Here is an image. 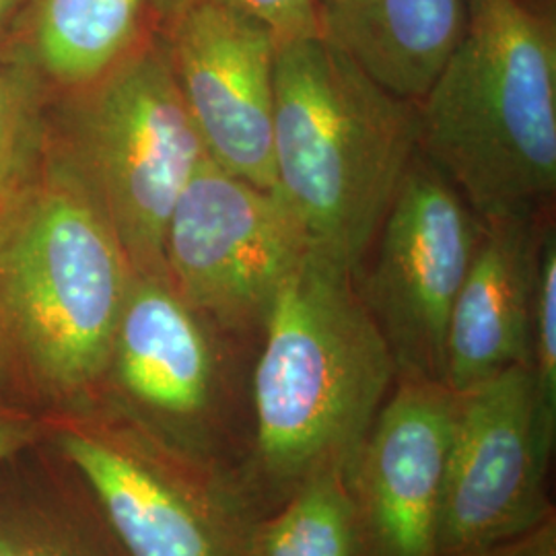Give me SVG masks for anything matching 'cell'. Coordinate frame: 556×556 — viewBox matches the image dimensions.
<instances>
[{"label": "cell", "mask_w": 556, "mask_h": 556, "mask_svg": "<svg viewBox=\"0 0 556 556\" xmlns=\"http://www.w3.org/2000/svg\"><path fill=\"white\" fill-rule=\"evenodd\" d=\"M394 381L355 275L309 250L278 289L252 367V452L236 486L248 516L324 470L349 472Z\"/></svg>", "instance_id": "6da1fadb"}, {"label": "cell", "mask_w": 556, "mask_h": 556, "mask_svg": "<svg viewBox=\"0 0 556 556\" xmlns=\"http://www.w3.org/2000/svg\"><path fill=\"white\" fill-rule=\"evenodd\" d=\"M132 266L77 167L0 219V394L36 417L96 402Z\"/></svg>", "instance_id": "7a4b0ae2"}, {"label": "cell", "mask_w": 556, "mask_h": 556, "mask_svg": "<svg viewBox=\"0 0 556 556\" xmlns=\"http://www.w3.org/2000/svg\"><path fill=\"white\" fill-rule=\"evenodd\" d=\"M418 153L484 223L534 220L556 190V43L521 0H468L417 103Z\"/></svg>", "instance_id": "3957f363"}, {"label": "cell", "mask_w": 556, "mask_h": 556, "mask_svg": "<svg viewBox=\"0 0 556 556\" xmlns=\"http://www.w3.org/2000/svg\"><path fill=\"white\" fill-rule=\"evenodd\" d=\"M417 153V103L321 36L278 43L273 190L312 252L357 277Z\"/></svg>", "instance_id": "277c9868"}, {"label": "cell", "mask_w": 556, "mask_h": 556, "mask_svg": "<svg viewBox=\"0 0 556 556\" xmlns=\"http://www.w3.org/2000/svg\"><path fill=\"white\" fill-rule=\"evenodd\" d=\"M256 351L258 342L181 298L167 275L132 273L96 402L236 491L252 452Z\"/></svg>", "instance_id": "5b68a950"}, {"label": "cell", "mask_w": 556, "mask_h": 556, "mask_svg": "<svg viewBox=\"0 0 556 556\" xmlns=\"http://www.w3.org/2000/svg\"><path fill=\"white\" fill-rule=\"evenodd\" d=\"M46 443L79 477L126 556H250L254 519L199 464L91 402L43 418Z\"/></svg>", "instance_id": "8992f818"}, {"label": "cell", "mask_w": 556, "mask_h": 556, "mask_svg": "<svg viewBox=\"0 0 556 556\" xmlns=\"http://www.w3.org/2000/svg\"><path fill=\"white\" fill-rule=\"evenodd\" d=\"M80 118V178L135 275H165L163 243L181 190L208 160L167 54L147 48L93 85Z\"/></svg>", "instance_id": "52a82bcc"}, {"label": "cell", "mask_w": 556, "mask_h": 556, "mask_svg": "<svg viewBox=\"0 0 556 556\" xmlns=\"http://www.w3.org/2000/svg\"><path fill=\"white\" fill-rule=\"evenodd\" d=\"M309 243L277 190L204 161L181 190L165 231V275L204 316L258 342L280 285Z\"/></svg>", "instance_id": "ba28073f"}, {"label": "cell", "mask_w": 556, "mask_h": 556, "mask_svg": "<svg viewBox=\"0 0 556 556\" xmlns=\"http://www.w3.org/2000/svg\"><path fill=\"white\" fill-rule=\"evenodd\" d=\"M456 394L441 477L439 556L475 555L555 514L548 470L556 427L540 410L530 365Z\"/></svg>", "instance_id": "9c48e42d"}, {"label": "cell", "mask_w": 556, "mask_h": 556, "mask_svg": "<svg viewBox=\"0 0 556 556\" xmlns=\"http://www.w3.org/2000/svg\"><path fill=\"white\" fill-rule=\"evenodd\" d=\"M475 211L420 153L379 227L357 285L394 358L396 379L445 383V334L480 238Z\"/></svg>", "instance_id": "30bf717a"}, {"label": "cell", "mask_w": 556, "mask_h": 556, "mask_svg": "<svg viewBox=\"0 0 556 556\" xmlns=\"http://www.w3.org/2000/svg\"><path fill=\"white\" fill-rule=\"evenodd\" d=\"M270 27L220 0H184L167 54L206 155L275 188V62Z\"/></svg>", "instance_id": "8fae6325"}, {"label": "cell", "mask_w": 556, "mask_h": 556, "mask_svg": "<svg viewBox=\"0 0 556 556\" xmlns=\"http://www.w3.org/2000/svg\"><path fill=\"white\" fill-rule=\"evenodd\" d=\"M456 402L445 383L394 381L346 477L353 556H439L441 477Z\"/></svg>", "instance_id": "7c38bea8"}, {"label": "cell", "mask_w": 556, "mask_h": 556, "mask_svg": "<svg viewBox=\"0 0 556 556\" xmlns=\"http://www.w3.org/2000/svg\"><path fill=\"white\" fill-rule=\"evenodd\" d=\"M534 220L484 223L445 334V386L466 392L530 365L538 248Z\"/></svg>", "instance_id": "4fadbf2b"}, {"label": "cell", "mask_w": 556, "mask_h": 556, "mask_svg": "<svg viewBox=\"0 0 556 556\" xmlns=\"http://www.w3.org/2000/svg\"><path fill=\"white\" fill-rule=\"evenodd\" d=\"M321 38L396 98L418 103L464 29L459 0H321Z\"/></svg>", "instance_id": "5bb4252c"}, {"label": "cell", "mask_w": 556, "mask_h": 556, "mask_svg": "<svg viewBox=\"0 0 556 556\" xmlns=\"http://www.w3.org/2000/svg\"><path fill=\"white\" fill-rule=\"evenodd\" d=\"M0 556H126L73 468L46 443L0 459Z\"/></svg>", "instance_id": "9a60e30c"}, {"label": "cell", "mask_w": 556, "mask_h": 556, "mask_svg": "<svg viewBox=\"0 0 556 556\" xmlns=\"http://www.w3.org/2000/svg\"><path fill=\"white\" fill-rule=\"evenodd\" d=\"M144 0H41L36 50L43 71L71 87L103 79L130 54Z\"/></svg>", "instance_id": "2e32d148"}, {"label": "cell", "mask_w": 556, "mask_h": 556, "mask_svg": "<svg viewBox=\"0 0 556 556\" xmlns=\"http://www.w3.org/2000/svg\"><path fill=\"white\" fill-rule=\"evenodd\" d=\"M346 477L342 470H324L254 521L250 556H353Z\"/></svg>", "instance_id": "e0dca14e"}, {"label": "cell", "mask_w": 556, "mask_h": 556, "mask_svg": "<svg viewBox=\"0 0 556 556\" xmlns=\"http://www.w3.org/2000/svg\"><path fill=\"white\" fill-rule=\"evenodd\" d=\"M530 369L540 410L556 427V241L553 231L544 236L538 248Z\"/></svg>", "instance_id": "ac0fdd59"}, {"label": "cell", "mask_w": 556, "mask_h": 556, "mask_svg": "<svg viewBox=\"0 0 556 556\" xmlns=\"http://www.w3.org/2000/svg\"><path fill=\"white\" fill-rule=\"evenodd\" d=\"M27 163V124L11 85L0 77V200L9 206Z\"/></svg>", "instance_id": "d6986e66"}, {"label": "cell", "mask_w": 556, "mask_h": 556, "mask_svg": "<svg viewBox=\"0 0 556 556\" xmlns=\"http://www.w3.org/2000/svg\"><path fill=\"white\" fill-rule=\"evenodd\" d=\"M184 2V0H179ZM262 21L278 43L321 36L318 0H220Z\"/></svg>", "instance_id": "ffe728a7"}, {"label": "cell", "mask_w": 556, "mask_h": 556, "mask_svg": "<svg viewBox=\"0 0 556 556\" xmlns=\"http://www.w3.org/2000/svg\"><path fill=\"white\" fill-rule=\"evenodd\" d=\"M43 435V418L36 417L0 394V459L29 447Z\"/></svg>", "instance_id": "44dd1931"}, {"label": "cell", "mask_w": 556, "mask_h": 556, "mask_svg": "<svg viewBox=\"0 0 556 556\" xmlns=\"http://www.w3.org/2000/svg\"><path fill=\"white\" fill-rule=\"evenodd\" d=\"M470 556H556V514L517 536L501 540Z\"/></svg>", "instance_id": "7402d4cb"}, {"label": "cell", "mask_w": 556, "mask_h": 556, "mask_svg": "<svg viewBox=\"0 0 556 556\" xmlns=\"http://www.w3.org/2000/svg\"><path fill=\"white\" fill-rule=\"evenodd\" d=\"M15 4H17V0H0V31L4 27V21L9 20L11 11L15 9Z\"/></svg>", "instance_id": "603a6c76"}, {"label": "cell", "mask_w": 556, "mask_h": 556, "mask_svg": "<svg viewBox=\"0 0 556 556\" xmlns=\"http://www.w3.org/2000/svg\"><path fill=\"white\" fill-rule=\"evenodd\" d=\"M4 211H7V204L0 200V219H2V215H4Z\"/></svg>", "instance_id": "cb8c5ba5"}]
</instances>
